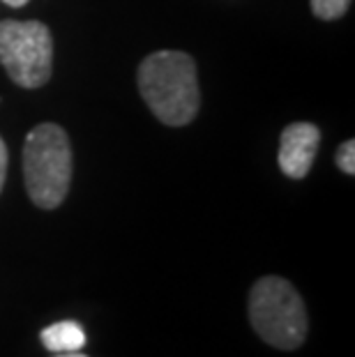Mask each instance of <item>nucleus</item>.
<instances>
[{"mask_svg": "<svg viewBox=\"0 0 355 357\" xmlns=\"http://www.w3.org/2000/svg\"><path fill=\"white\" fill-rule=\"evenodd\" d=\"M40 339L51 353H72L86 346V332L77 321H60L49 325L42 330Z\"/></svg>", "mask_w": 355, "mask_h": 357, "instance_id": "obj_6", "label": "nucleus"}, {"mask_svg": "<svg viewBox=\"0 0 355 357\" xmlns=\"http://www.w3.org/2000/svg\"><path fill=\"white\" fill-rule=\"evenodd\" d=\"M321 146V132L312 123H293L279 141V169L293 180L305 178Z\"/></svg>", "mask_w": 355, "mask_h": 357, "instance_id": "obj_5", "label": "nucleus"}, {"mask_svg": "<svg viewBox=\"0 0 355 357\" xmlns=\"http://www.w3.org/2000/svg\"><path fill=\"white\" fill-rule=\"evenodd\" d=\"M54 357H88V355H83L81 351H72V353H58Z\"/></svg>", "mask_w": 355, "mask_h": 357, "instance_id": "obj_10", "label": "nucleus"}, {"mask_svg": "<svg viewBox=\"0 0 355 357\" xmlns=\"http://www.w3.org/2000/svg\"><path fill=\"white\" fill-rule=\"evenodd\" d=\"M139 93L164 125L192 123L201 102L192 56L183 51L150 53L139 65Z\"/></svg>", "mask_w": 355, "mask_h": 357, "instance_id": "obj_1", "label": "nucleus"}, {"mask_svg": "<svg viewBox=\"0 0 355 357\" xmlns=\"http://www.w3.org/2000/svg\"><path fill=\"white\" fill-rule=\"evenodd\" d=\"M249 323L266 344L296 351L307 337V309L300 293L282 277H263L249 293Z\"/></svg>", "mask_w": 355, "mask_h": 357, "instance_id": "obj_3", "label": "nucleus"}, {"mask_svg": "<svg viewBox=\"0 0 355 357\" xmlns=\"http://www.w3.org/2000/svg\"><path fill=\"white\" fill-rule=\"evenodd\" d=\"M24 178L37 208L54 210L65 201L72 180V148L63 127L42 123L26 136Z\"/></svg>", "mask_w": 355, "mask_h": 357, "instance_id": "obj_2", "label": "nucleus"}, {"mask_svg": "<svg viewBox=\"0 0 355 357\" xmlns=\"http://www.w3.org/2000/svg\"><path fill=\"white\" fill-rule=\"evenodd\" d=\"M337 166L342 169L346 176L355 173V141H346L337 150Z\"/></svg>", "mask_w": 355, "mask_h": 357, "instance_id": "obj_8", "label": "nucleus"}, {"mask_svg": "<svg viewBox=\"0 0 355 357\" xmlns=\"http://www.w3.org/2000/svg\"><path fill=\"white\" fill-rule=\"evenodd\" d=\"M3 3H7L10 7H24L28 0H3Z\"/></svg>", "mask_w": 355, "mask_h": 357, "instance_id": "obj_11", "label": "nucleus"}, {"mask_svg": "<svg viewBox=\"0 0 355 357\" xmlns=\"http://www.w3.org/2000/svg\"><path fill=\"white\" fill-rule=\"evenodd\" d=\"M351 7V0H312V10L323 21H335L344 17Z\"/></svg>", "mask_w": 355, "mask_h": 357, "instance_id": "obj_7", "label": "nucleus"}, {"mask_svg": "<svg viewBox=\"0 0 355 357\" xmlns=\"http://www.w3.org/2000/svg\"><path fill=\"white\" fill-rule=\"evenodd\" d=\"M0 65L21 88H40L54 67V40L40 21H3L0 24Z\"/></svg>", "mask_w": 355, "mask_h": 357, "instance_id": "obj_4", "label": "nucleus"}, {"mask_svg": "<svg viewBox=\"0 0 355 357\" xmlns=\"http://www.w3.org/2000/svg\"><path fill=\"white\" fill-rule=\"evenodd\" d=\"M5 178H7V146H5V141L0 139V192H3Z\"/></svg>", "mask_w": 355, "mask_h": 357, "instance_id": "obj_9", "label": "nucleus"}]
</instances>
